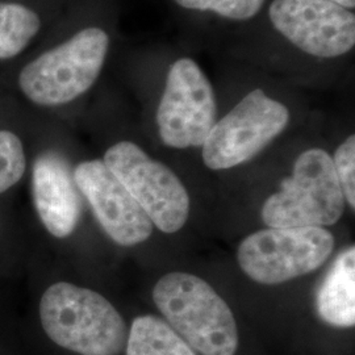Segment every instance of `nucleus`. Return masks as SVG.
Instances as JSON below:
<instances>
[{
  "label": "nucleus",
  "mask_w": 355,
  "mask_h": 355,
  "mask_svg": "<svg viewBox=\"0 0 355 355\" xmlns=\"http://www.w3.org/2000/svg\"><path fill=\"white\" fill-rule=\"evenodd\" d=\"M42 328L53 343L79 355H119L125 350L128 328L104 296L60 282L40 302Z\"/></svg>",
  "instance_id": "f257e3e1"
},
{
  "label": "nucleus",
  "mask_w": 355,
  "mask_h": 355,
  "mask_svg": "<svg viewBox=\"0 0 355 355\" xmlns=\"http://www.w3.org/2000/svg\"><path fill=\"white\" fill-rule=\"evenodd\" d=\"M153 302L165 321L202 355H236L239 328L227 302L205 280L170 272L153 288Z\"/></svg>",
  "instance_id": "f03ea898"
},
{
  "label": "nucleus",
  "mask_w": 355,
  "mask_h": 355,
  "mask_svg": "<svg viewBox=\"0 0 355 355\" xmlns=\"http://www.w3.org/2000/svg\"><path fill=\"white\" fill-rule=\"evenodd\" d=\"M345 198L328 153L312 148L295 161L292 175L268 196L262 220L268 228H325L340 221Z\"/></svg>",
  "instance_id": "7ed1b4c3"
},
{
  "label": "nucleus",
  "mask_w": 355,
  "mask_h": 355,
  "mask_svg": "<svg viewBox=\"0 0 355 355\" xmlns=\"http://www.w3.org/2000/svg\"><path fill=\"white\" fill-rule=\"evenodd\" d=\"M108 48L110 37L103 29H83L26 64L19 76L20 89L38 105L73 102L101 76Z\"/></svg>",
  "instance_id": "20e7f679"
},
{
  "label": "nucleus",
  "mask_w": 355,
  "mask_h": 355,
  "mask_svg": "<svg viewBox=\"0 0 355 355\" xmlns=\"http://www.w3.org/2000/svg\"><path fill=\"white\" fill-rule=\"evenodd\" d=\"M334 249V237L320 227L267 228L240 243L237 261L250 279L275 286L304 277L322 266Z\"/></svg>",
  "instance_id": "39448f33"
},
{
  "label": "nucleus",
  "mask_w": 355,
  "mask_h": 355,
  "mask_svg": "<svg viewBox=\"0 0 355 355\" xmlns=\"http://www.w3.org/2000/svg\"><path fill=\"white\" fill-rule=\"evenodd\" d=\"M103 162L140 204L153 225L164 233L184 227L190 216V195L171 168L130 141L114 144Z\"/></svg>",
  "instance_id": "423d86ee"
},
{
  "label": "nucleus",
  "mask_w": 355,
  "mask_h": 355,
  "mask_svg": "<svg viewBox=\"0 0 355 355\" xmlns=\"http://www.w3.org/2000/svg\"><path fill=\"white\" fill-rule=\"evenodd\" d=\"M290 123L288 108L263 89H253L215 123L204 141L203 161L211 170H228L253 159Z\"/></svg>",
  "instance_id": "0eeeda50"
},
{
  "label": "nucleus",
  "mask_w": 355,
  "mask_h": 355,
  "mask_svg": "<svg viewBox=\"0 0 355 355\" xmlns=\"http://www.w3.org/2000/svg\"><path fill=\"white\" fill-rule=\"evenodd\" d=\"M216 123L215 91L200 66L191 58L174 62L157 110V125L168 148L203 146Z\"/></svg>",
  "instance_id": "6e6552de"
},
{
  "label": "nucleus",
  "mask_w": 355,
  "mask_h": 355,
  "mask_svg": "<svg viewBox=\"0 0 355 355\" xmlns=\"http://www.w3.org/2000/svg\"><path fill=\"white\" fill-rule=\"evenodd\" d=\"M268 16L283 37L309 55L336 58L354 48V13L331 0H274Z\"/></svg>",
  "instance_id": "1a4fd4ad"
},
{
  "label": "nucleus",
  "mask_w": 355,
  "mask_h": 355,
  "mask_svg": "<svg viewBox=\"0 0 355 355\" xmlns=\"http://www.w3.org/2000/svg\"><path fill=\"white\" fill-rule=\"evenodd\" d=\"M73 174L78 190L85 195L98 223L112 241L135 246L152 236L150 218L103 161L82 162Z\"/></svg>",
  "instance_id": "9d476101"
},
{
  "label": "nucleus",
  "mask_w": 355,
  "mask_h": 355,
  "mask_svg": "<svg viewBox=\"0 0 355 355\" xmlns=\"http://www.w3.org/2000/svg\"><path fill=\"white\" fill-rule=\"evenodd\" d=\"M73 171L64 155L53 150L41 153L33 165L35 207L44 227L57 239L71 236L82 214Z\"/></svg>",
  "instance_id": "9b49d317"
},
{
  "label": "nucleus",
  "mask_w": 355,
  "mask_h": 355,
  "mask_svg": "<svg viewBox=\"0 0 355 355\" xmlns=\"http://www.w3.org/2000/svg\"><path fill=\"white\" fill-rule=\"evenodd\" d=\"M316 309L320 318L334 328L355 325V248L340 254L322 280Z\"/></svg>",
  "instance_id": "f8f14e48"
},
{
  "label": "nucleus",
  "mask_w": 355,
  "mask_h": 355,
  "mask_svg": "<svg viewBox=\"0 0 355 355\" xmlns=\"http://www.w3.org/2000/svg\"><path fill=\"white\" fill-rule=\"evenodd\" d=\"M125 352L127 355H198L164 318L154 315L133 320Z\"/></svg>",
  "instance_id": "ddd939ff"
},
{
  "label": "nucleus",
  "mask_w": 355,
  "mask_h": 355,
  "mask_svg": "<svg viewBox=\"0 0 355 355\" xmlns=\"http://www.w3.org/2000/svg\"><path fill=\"white\" fill-rule=\"evenodd\" d=\"M37 13L16 3H0V60H8L26 49L37 35Z\"/></svg>",
  "instance_id": "4468645a"
},
{
  "label": "nucleus",
  "mask_w": 355,
  "mask_h": 355,
  "mask_svg": "<svg viewBox=\"0 0 355 355\" xmlns=\"http://www.w3.org/2000/svg\"><path fill=\"white\" fill-rule=\"evenodd\" d=\"M26 167L20 139L10 130H0V193L10 190L23 178Z\"/></svg>",
  "instance_id": "2eb2a0df"
},
{
  "label": "nucleus",
  "mask_w": 355,
  "mask_h": 355,
  "mask_svg": "<svg viewBox=\"0 0 355 355\" xmlns=\"http://www.w3.org/2000/svg\"><path fill=\"white\" fill-rule=\"evenodd\" d=\"M187 10L212 11L230 20H249L261 11L265 0H175Z\"/></svg>",
  "instance_id": "dca6fc26"
},
{
  "label": "nucleus",
  "mask_w": 355,
  "mask_h": 355,
  "mask_svg": "<svg viewBox=\"0 0 355 355\" xmlns=\"http://www.w3.org/2000/svg\"><path fill=\"white\" fill-rule=\"evenodd\" d=\"M333 166L343 190L345 202L355 208V137L349 136L334 153Z\"/></svg>",
  "instance_id": "f3484780"
},
{
  "label": "nucleus",
  "mask_w": 355,
  "mask_h": 355,
  "mask_svg": "<svg viewBox=\"0 0 355 355\" xmlns=\"http://www.w3.org/2000/svg\"><path fill=\"white\" fill-rule=\"evenodd\" d=\"M331 1L343 6V7L347 8V10H350V8L353 10L355 7V0H331Z\"/></svg>",
  "instance_id": "a211bd4d"
}]
</instances>
